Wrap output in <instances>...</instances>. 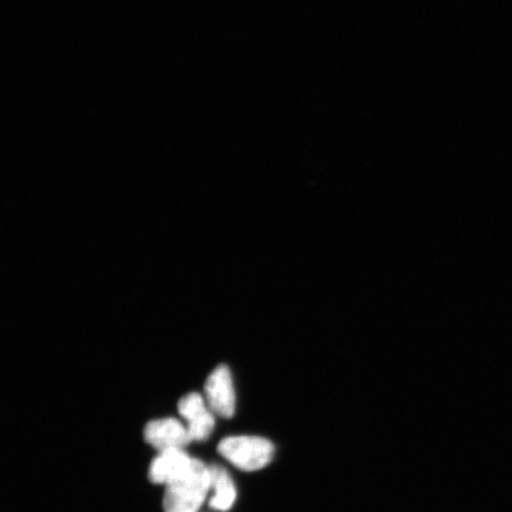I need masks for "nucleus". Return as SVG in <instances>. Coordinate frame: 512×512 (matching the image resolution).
<instances>
[{
    "instance_id": "nucleus-2",
    "label": "nucleus",
    "mask_w": 512,
    "mask_h": 512,
    "mask_svg": "<svg viewBox=\"0 0 512 512\" xmlns=\"http://www.w3.org/2000/svg\"><path fill=\"white\" fill-rule=\"evenodd\" d=\"M217 451L238 469L252 472L264 469L272 462L275 448L265 438L240 435L223 439Z\"/></svg>"
},
{
    "instance_id": "nucleus-7",
    "label": "nucleus",
    "mask_w": 512,
    "mask_h": 512,
    "mask_svg": "<svg viewBox=\"0 0 512 512\" xmlns=\"http://www.w3.org/2000/svg\"><path fill=\"white\" fill-rule=\"evenodd\" d=\"M210 478L211 488L214 489V496L210 498L211 508L220 511H227L233 507L236 499V488L232 477L222 466L211 465Z\"/></svg>"
},
{
    "instance_id": "nucleus-4",
    "label": "nucleus",
    "mask_w": 512,
    "mask_h": 512,
    "mask_svg": "<svg viewBox=\"0 0 512 512\" xmlns=\"http://www.w3.org/2000/svg\"><path fill=\"white\" fill-rule=\"evenodd\" d=\"M178 412L187 420L188 432L192 441H206L214 431L215 418L197 393L185 395L178 402Z\"/></svg>"
},
{
    "instance_id": "nucleus-6",
    "label": "nucleus",
    "mask_w": 512,
    "mask_h": 512,
    "mask_svg": "<svg viewBox=\"0 0 512 512\" xmlns=\"http://www.w3.org/2000/svg\"><path fill=\"white\" fill-rule=\"evenodd\" d=\"M192 459L194 458L189 457L183 448H171V450L159 452L150 465L149 478L153 484H169L171 480L188 469Z\"/></svg>"
},
{
    "instance_id": "nucleus-3",
    "label": "nucleus",
    "mask_w": 512,
    "mask_h": 512,
    "mask_svg": "<svg viewBox=\"0 0 512 512\" xmlns=\"http://www.w3.org/2000/svg\"><path fill=\"white\" fill-rule=\"evenodd\" d=\"M204 392H206L211 412L224 419L233 418L235 413V392L233 377L227 366L215 368L207 379Z\"/></svg>"
},
{
    "instance_id": "nucleus-5",
    "label": "nucleus",
    "mask_w": 512,
    "mask_h": 512,
    "mask_svg": "<svg viewBox=\"0 0 512 512\" xmlns=\"http://www.w3.org/2000/svg\"><path fill=\"white\" fill-rule=\"evenodd\" d=\"M144 437L147 444L158 452L171 448H184L191 443L188 428L174 418L153 420L146 425Z\"/></svg>"
},
{
    "instance_id": "nucleus-1",
    "label": "nucleus",
    "mask_w": 512,
    "mask_h": 512,
    "mask_svg": "<svg viewBox=\"0 0 512 512\" xmlns=\"http://www.w3.org/2000/svg\"><path fill=\"white\" fill-rule=\"evenodd\" d=\"M211 488L209 467L192 459L188 469L165 485V512H197L206 501Z\"/></svg>"
}]
</instances>
